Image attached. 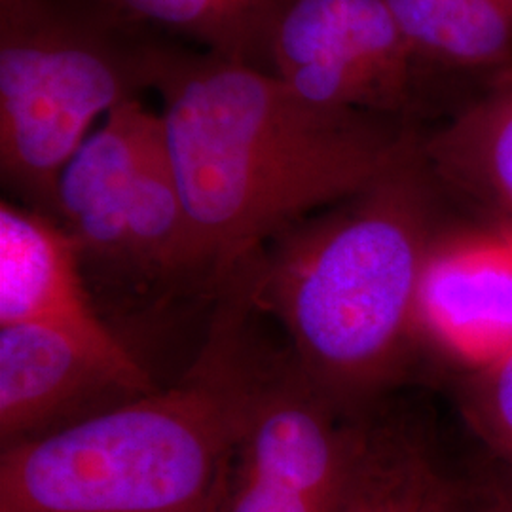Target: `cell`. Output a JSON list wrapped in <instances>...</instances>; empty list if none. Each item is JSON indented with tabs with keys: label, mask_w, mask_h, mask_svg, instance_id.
I'll use <instances>...</instances> for the list:
<instances>
[{
	"label": "cell",
	"mask_w": 512,
	"mask_h": 512,
	"mask_svg": "<svg viewBox=\"0 0 512 512\" xmlns=\"http://www.w3.org/2000/svg\"><path fill=\"white\" fill-rule=\"evenodd\" d=\"M82 258L54 215L0 203V327L52 325L114 359L137 361L93 308L80 272Z\"/></svg>",
	"instance_id": "10"
},
{
	"label": "cell",
	"mask_w": 512,
	"mask_h": 512,
	"mask_svg": "<svg viewBox=\"0 0 512 512\" xmlns=\"http://www.w3.org/2000/svg\"><path fill=\"white\" fill-rule=\"evenodd\" d=\"M200 266L238 274L296 224L378 183L412 150L384 116L313 105L249 61L148 48Z\"/></svg>",
	"instance_id": "1"
},
{
	"label": "cell",
	"mask_w": 512,
	"mask_h": 512,
	"mask_svg": "<svg viewBox=\"0 0 512 512\" xmlns=\"http://www.w3.org/2000/svg\"><path fill=\"white\" fill-rule=\"evenodd\" d=\"M224 2L253 29L256 37L262 40V44L268 46L270 29L287 0H224Z\"/></svg>",
	"instance_id": "16"
},
{
	"label": "cell",
	"mask_w": 512,
	"mask_h": 512,
	"mask_svg": "<svg viewBox=\"0 0 512 512\" xmlns=\"http://www.w3.org/2000/svg\"><path fill=\"white\" fill-rule=\"evenodd\" d=\"M418 342L465 378L512 359V230L439 234L421 272Z\"/></svg>",
	"instance_id": "8"
},
{
	"label": "cell",
	"mask_w": 512,
	"mask_h": 512,
	"mask_svg": "<svg viewBox=\"0 0 512 512\" xmlns=\"http://www.w3.org/2000/svg\"><path fill=\"white\" fill-rule=\"evenodd\" d=\"M300 374L256 382L239 439L238 480L219 512H338L374 435L338 418Z\"/></svg>",
	"instance_id": "6"
},
{
	"label": "cell",
	"mask_w": 512,
	"mask_h": 512,
	"mask_svg": "<svg viewBox=\"0 0 512 512\" xmlns=\"http://www.w3.org/2000/svg\"><path fill=\"white\" fill-rule=\"evenodd\" d=\"M429 173L512 230V93L467 114L421 148Z\"/></svg>",
	"instance_id": "11"
},
{
	"label": "cell",
	"mask_w": 512,
	"mask_h": 512,
	"mask_svg": "<svg viewBox=\"0 0 512 512\" xmlns=\"http://www.w3.org/2000/svg\"><path fill=\"white\" fill-rule=\"evenodd\" d=\"M446 486L416 444L376 433L338 512H429Z\"/></svg>",
	"instance_id": "13"
},
{
	"label": "cell",
	"mask_w": 512,
	"mask_h": 512,
	"mask_svg": "<svg viewBox=\"0 0 512 512\" xmlns=\"http://www.w3.org/2000/svg\"><path fill=\"white\" fill-rule=\"evenodd\" d=\"M437 236L427 165L412 148L264 256L255 291L287 330L298 374L340 410L397 382L420 344L418 289Z\"/></svg>",
	"instance_id": "2"
},
{
	"label": "cell",
	"mask_w": 512,
	"mask_h": 512,
	"mask_svg": "<svg viewBox=\"0 0 512 512\" xmlns=\"http://www.w3.org/2000/svg\"><path fill=\"white\" fill-rule=\"evenodd\" d=\"M266 48L313 105L385 118L410 101L418 57L385 0H287Z\"/></svg>",
	"instance_id": "7"
},
{
	"label": "cell",
	"mask_w": 512,
	"mask_h": 512,
	"mask_svg": "<svg viewBox=\"0 0 512 512\" xmlns=\"http://www.w3.org/2000/svg\"><path fill=\"white\" fill-rule=\"evenodd\" d=\"M414 54L456 67L511 55L512 0H385Z\"/></svg>",
	"instance_id": "12"
},
{
	"label": "cell",
	"mask_w": 512,
	"mask_h": 512,
	"mask_svg": "<svg viewBox=\"0 0 512 512\" xmlns=\"http://www.w3.org/2000/svg\"><path fill=\"white\" fill-rule=\"evenodd\" d=\"M55 219L82 256L152 275L200 266L162 114L137 97L110 110L63 169Z\"/></svg>",
	"instance_id": "5"
},
{
	"label": "cell",
	"mask_w": 512,
	"mask_h": 512,
	"mask_svg": "<svg viewBox=\"0 0 512 512\" xmlns=\"http://www.w3.org/2000/svg\"><path fill=\"white\" fill-rule=\"evenodd\" d=\"M154 387L139 361H120L67 330L42 323L0 327V435L4 446L88 397L145 395Z\"/></svg>",
	"instance_id": "9"
},
{
	"label": "cell",
	"mask_w": 512,
	"mask_h": 512,
	"mask_svg": "<svg viewBox=\"0 0 512 512\" xmlns=\"http://www.w3.org/2000/svg\"><path fill=\"white\" fill-rule=\"evenodd\" d=\"M99 0H0V167L29 207L55 217L57 184L92 126L148 84Z\"/></svg>",
	"instance_id": "4"
},
{
	"label": "cell",
	"mask_w": 512,
	"mask_h": 512,
	"mask_svg": "<svg viewBox=\"0 0 512 512\" xmlns=\"http://www.w3.org/2000/svg\"><path fill=\"white\" fill-rule=\"evenodd\" d=\"M429 512H458V505H456V499H454L450 486H446V490L437 497V501L433 503Z\"/></svg>",
	"instance_id": "18"
},
{
	"label": "cell",
	"mask_w": 512,
	"mask_h": 512,
	"mask_svg": "<svg viewBox=\"0 0 512 512\" xmlns=\"http://www.w3.org/2000/svg\"><path fill=\"white\" fill-rule=\"evenodd\" d=\"M226 351L181 384L4 446L0 512H219L258 382Z\"/></svg>",
	"instance_id": "3"
},
{
	"label": "cell",
	"mask_w": 512,
	"mask_h": 512,
	"mask_svg": "<svg viewBox=\"0 0 512 512\" xmlns=\"http://www.w3.org/2000/svg\"><path fill=\"white\" fill-rule=\"evenodd\" d=\"M480 512H512V478L505 473L503 478L490 482L480 501Z\"/></svg>",
	"instance_id": "17"
},
{
	"label": "cell",
	"mask_w": 512,
	"mask_h": 512,
	"mask_svg": "<svg viewBox=\"0 0 512 512\" xmlns=\"http://www.w3.org/2000/svg\"><path fill=\"white\" fill-rule=\"evenodd\" d=\"M114 16L145 21L202 42L207 52L249 61L262 44L224 0H99Z\"/></svg>",
	"instance_id": "14"
},
{
	"label": "cell",
	"mask_w": 512,
	"mask_h": 512,
	"mask_svg": "<svg viewBox=\"0 0 512 512\" xmlns=\"http://www.w3.org/2000/svg\"><path fill=\"white\" fill-rule=\"evenodd\" d=\"M461 410L471 429L512 478V359L467 376L461 391Z\"/></svg>",
	"instance_id": "15"
}]
</instances>
